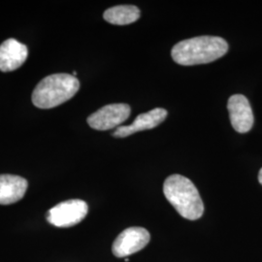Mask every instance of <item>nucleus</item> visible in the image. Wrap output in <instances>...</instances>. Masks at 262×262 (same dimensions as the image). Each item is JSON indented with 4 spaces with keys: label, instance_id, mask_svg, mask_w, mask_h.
<instances>
[{
    "label": "nucleus",
    "instance_id": "nucleus-1",
    "mask_svg": "<svg viewBox=\"0 0 262 262\" xmlns=\"http://www.w3.org/2000/svg\"><path fill=\"white\" fill-rule=\"evenodd\" d=\"M227 51L228 44L224 38L198 36L177 43L171 51V56L181 66H197L215 61Z\"/></svg>",
    "mask_w": 262,
    "mask_h": 262
},
{
    "label": "nucleus",
    "instance_id": "nucleus-12",
    "mask_svg": "<svg viewBox=\"0 0 262 262\" xmlns=\"http://www.w3.org/2000/svg\"><path fill=\"white\" fill-rule=\"evenodd\" d=\"M258 181H259V183L262 185V168L260 169L259 174H258Z\"/></svg>",
    "mask_w": 262,
    "mask_h": 262
},
{
    "label": "nucleus",
    "instance_id": "nucleus-11",
    "mask_svg": "<svg viewBox=\"0 0 262 262\" xmlns=\"http://www.w3.org/2000/svg\"><path fill=\"white\" fill-rule=\"evenodd\" d=\"M140 10L134 5H118L104 12V19L113 25L125 26L140 18Z\"/></svg>",
    "mask_w": 262,
    "mask_h": 262
},
{
    "label": "nucleus",
    "instance_id": "nucleus-3",
    "mask_svg": "<svg viewBox=\"0 0 262 262\" xmlns=\"http://www.w3.org/2000/svg\"><path fill=\"white\" fill-rule=\"evenodd\" d=\"M79 89L80 82L73 75L59 73L48 76L35 86L32 103L37 108L51 109L71 99Z\"/></svg>",
    "mask_w": 262,
    "mask_h": 262
},
{
    "label": "nucleus",
    "instance_id": "nucleus-5",
    "mask_svg": "<svg viewBox=\"0 0 262 262\" xmlns=\"http://www.w3.org/2000/svg\"><path fill=\"white\" fill-rule=\"evenodd\" d=\"M130 112L127 104H109L92 114L88 118V123L96 130H109L121 126L129 118Z\"/></svg>",
    "mask_w": 262,
    "mask_h": 262
},
{
    "label": "nucleus",
    "instance_id": "nucleus-7",
    "mask_svg": "<svg viewBox=\"0 0 262 262\" xmlns=\"http://www.w3.org/2000/svg\"><path fill=\"white\" fill-rule=\"evenodd\" d=\"M230 122L235 130L246 133L253 125V114L251 104L242 94L232 95L227 104Z\"/></svg>",
    "mask_w": 262,
    "mask_h": 262
},
{
    "label": "nucleus",
    "instance_id": "nucleus-4",
    "mask_svg": "<svg viewBox=\"0 0 262 262\" xmlns=\"http://www.w3.org/2000/svg\"><path fill=\"white\" fill-rule=\"evenodd\" d=\"M89 211L88 204L80 199H71L48 211L47 221L56 227H71L81 223Z\"/></svg>",
    "mask_w": 262,
    "mask_h": 262
},
{
    "label": "nucleus",
    "instance_id": "nucleus-8",
    "mask_svg": "<svg viewBox=\"0 0 262 262\" xmlns=\"http://www.w3.org/2000/svg\"><path fill=\"white\" fill-rule=\"evenodd\" d=\"M26 45L16 39H7L0 46V71L12 72L19 68L28 58Z\"/></svg>",
    "mask_w": 262,
    "mask_h": 262
},
{
    "label": "nucleus",
    "instance_id": "nucleus-10",
    "mask_svg": "<svg viewBox=\"0 0 262 262\" xmlns=\"http://www.w3.org/2000/svg\"><path fill=\"white\" fill-rule=\"evenodd\" d=\"M28 181L16 175H0V205L19 201L28 189Z\"/></svg>",
    "mask_w": 262,
    "mask_h": 262
},
{
    "label": "nucleus",
    "instance_id": "nucleus-9",
    "mask_svg": "<svg viewBox=\"0 0 262 262\" xmlns=\"http://www.w3.org/2000/svg\"><path fill=\"white\" fill-rule=\"evenodd\" d=\"M167 117V111L163 108H156L149 112L139 115L130 125L119 126L113 133L114 137L124 138L138 131L148 130L158 126Z\"/></svg>",
    "mask_w": 262,
    "mask_h": 262
},
{
    "label": "nucleus",
    "instance_id": "nucleus-2",
    "mask_svg": "<svg viewBox=\"0 0 262 262\" xmlns=\"http://www.w3.org/2000/svg\"><path fill=\"white\" fill-rule=\"evenodd\" d=\"M163 193L180 215L196 221L204 213V204L193 183L182 175H171L163 184Z\"/></svg>",
    "mask_w": 262,
    "mask_h": 262
},
{
    "label": "nucleus",
    "instance_id": "nucleus-6",
    "mask_svg": "<svg viewBox=\"0 0 262 262\" xmlns=\"http://www.w3.org/2000/svg\"><path fill=\"white\" fill-rule=\"evenodd\" d=\"M150 240L149 231L143 227H129L122 231L114 241L112 252L117 257H126L140 252Z\"/></svg>",
    "mask_w": 262,
    "mask_h": 262
}]
</instances>
